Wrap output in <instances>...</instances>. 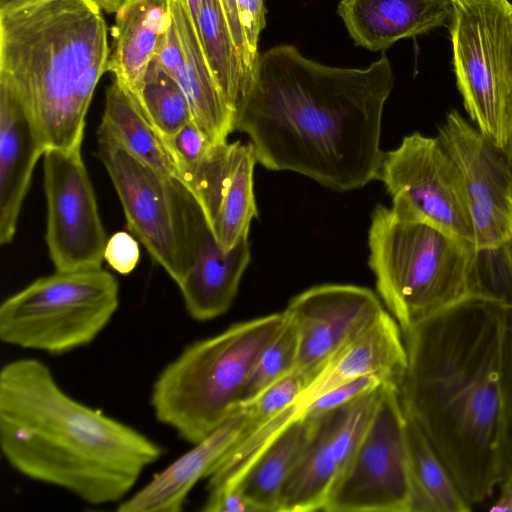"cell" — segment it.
Returning a JSON list of instances; mask_svg holds the SVG:
<instances>
[{
  "label": "cell",
  "mask_w": 512,
  "mask_h": 512,
  "mask_svg": "<svg viewBox=\"0 0 512 512\" xmlns=\"http://www.w3.org/2000/svg\"><path fill=\"white\" fill-rule=\"evenodd\" d=\"M511 314L468 297L403 333L402 404L471 505L509 475Z\"/></svg>",
  "instance_id": "6da1fadb"
},
{
  "label": "cell",
  "mask_w": 512,
  "mask_h": 512,
  "mask_svg": "<svg viewBox=\"0 0 512 512\" xmlns=\"http://www.w3.org/2000/svg\"><path fill=\"white\" fill-rule=\"evenodd\" d=\"M394 75L385 54L367 68L325 65L294 46L259 54L237 109L257 161L337 191L377 178L382 114Z\"/></svg>",
  "instance_id": "7a4b0ae2"
},
{
  "label": "cell",
  "mask_w": 512,
  "mask_h": 512,
  "mask_svg": "<svg viewBox=\"0 0 512 512\" xmlns=\"http://www.w3.org/2000/svg\"><path fill=\"white\" fill-rule=\"evenodd\" d=\"M0 447L23 476L94 506L126 499L163 453L140 431L68 395L35 358L1 369Z\"/></svg>",
  "instance_id": "3957f363"
},
{
  "label": "cell",
  "mask_w": 512,
  "mask_h": 512,
  "mask_svg": "<svg viewBox=\"0 0 512 512\" xmlns=\"http://www.w3.org/2000/svg\"><path fill=\"white\" fill-rule=\"evenodd\" d=\"M108 57L106 23L90 0H26L0 8V83L46 151L82 147Z\"/></svg>",
  "instance_id": "277c9868"
},
{
  "label": "cell",
  "mask_w": 512,
  "mask_h": 512,
  "mask_svg": "<svg viewBox=\"0 0 512 512\" xmlns=\"http://www.w3.org/2000/svg\"><path fill=\"white\" fill-rule=\"evenodd\" d=\"M286 320L284 311L273 313L187 346L153 383L157 420L190 444L206 437L240 407L258 357Z\"/></svg>",
  "instance_id": "5b68a950"
},
{
  "label": "cell",
  "mask_w": 512,
  "mask_h": 512,
  "mask_svg": "<svg viewBox=\"0 0 512 512\" xmlns=\"http://www.w3.org/2000/svg\"><path fill=\"white\" fill-rule=\"evenodd\" d=\"M368 247L377 291L403 333L469 297L473 242L378 204Z\"/></svg>",
  "instance_id": "8992f818"
},
{
  "label": "cell",
  "mask_w": 512,
  "mask_h": 512,
  "mask_svg": "<svg viewBox=\"0 0 512 512\" xmlns=\"http://www.w3.org/2000/svg\"><path fill=\"white\" fill-rule=\"evenodd\" d=\"M118 306L119 284L107 270L55 271L2 302L0 338L20 348L67 353L90 344Z\"/></svg>",
  "instance_id": "52a82bcc"
},
{
  "label": "cell",
  "mask_w": 512,
  "mask_h": 512,
  "mask_svg": "<svg viewBox=\"0 0 512 512\" xmlns=\"http://www.w3.org/2000/svg\"><path fill=\"white\" fill-rule=\"evenodd\" d=\"M448 27L464 108L480 133L503 151L512 89V3L453 0Z\"/></svg>",
  "instance_id": "ba28073f"
},
{
  "label": "cell",
  "mask_w": 512,
  "mask_h": 512,
  "mask_svg": "<svg viewBox=\"0 0 512 512\" xmlns=\"http://www.w3.org/2000/svg\"><path fill=\"white\" fill-rule=\"evenodd\" d=\"M98 157L114 185L130 232L179 286L190 265V193L167 176L107 140Z\"/></svg>",
  "instance_id": "9c48e42d"
},
{
  "label": "cell",
  "mask_w": 512,
  "mask_h": 512,
  "mask_svg": "<svg viewBox=\"0 0 512 512\" xmlns=\"http://www.w3.org/2000/svg\"><path fill=\"white\" fill-rule=\"evenodd\" d=\"M411 484L400 386L385 383L374 416L325 512H409Z\"/></svg>",
  "instance_id": "30bf717a"
},
{
  "label": "cell",
  "mask_w": 512,
  "mask_h": 512,
  "mask_svg": "<svg viewBox=\"0 0 512 512\" xmlns=\"http://www.w3.org/2000/svg\"><path fill=\"white\" fill-rule=\"evenodd\" d=\"M376 179L385 185L397 217L474 243L459 175L437 136H405L396 149L383 153Z\"/></svg>",
  "instance_id": "8fae6325"
},
{
  "label": "cell",
  "mask_w": 512,
  "mask_h": 512,
  "mask_svg": "<svg viewBox=\"0 0 512 512\" xmlns=\"http://www.w3.org/2000/svg\"><path fill=\"white\" fill-rule=\"evenodd\" d=\"M45 241L55 271L102 268L107 236L81 148L43 155Z\"/></svg>",
  "instance_id": "7c38bea8"
},
{
  "label": "cell",
  "mask_w": 512,
  "mask_h": 512,
  "mask_svg": "<svg viewBox=\"0 0 512 512\" xmlns=\"http://www.w3.org/2000/svg\"><path fill=\"white\" fill-rule=\"evenodd\" d=\"M437 137L459 175L475 248L507 241L512 237V170L503 152L456 109L447 113Z\"/></svg>",
  "instance_id": "4fadbf2b"
},
{
  "label": "cell",
  "mask_w": 512,
  "mask_h": 512,
  "mask_svg": "<svg viewBox=\"0 0 512 512\" xmlns=\"http://www.w3.org/2000/svg\"><path fill=\"white\" fill-rule=\"evenodd\" d=\"M384 384L313 419L311 435L283 486L277 512L323 511L374 416Z\"/></svg>",
  "instance_id": "5bb4252c"
},
{
  "label": "cell",
  "mask_w": 512,
  "mask_h": 512,
  "mask_svg": "<svg viewBox=\"0 0 512 512\" xmlns=\"http://www.w3.org/2000/svg\"><path fill=\"white\" fill-rule=\"evenodd\" d=\"M384 310L374 292L356 285L324 284L296 295L284 310L298 334L295 369L312 383L337 353Z\"/></svg>",
  "instance_id": "9a60e30c"
},
{
  "label": "cell",
  "mask_w": 512,
  "mask_h": 512,
  "mask_svg": "<svg viewBox=\"0 0 512 512\" xmlns=\"http://www.w3.org/2000/svg\"><path fill=\"white\" fill-rule=\"evenodd\" d=\"M257 162L250 142L215 143L181 182L224 250L248 239L251 221L258 217L253 180Z\"/></svg>",
  "instance_id": "2e32d148"
},
{
  "label": "cell",
  "mask_w": 512,
  "mask_h": 512,
  "mask_svg": "<svg viewBox=\"0 0 512 512\" xmlns=\"http://www.w3.org/2000/svg\"><path fill=\"white\" fill-rule=\"evenodd\" d=\"M190 226V265L178 287L188 314L197 321H208L230 308L250 262V244L244 239L224 250L191 193Z\"/></svg>",
  "instance_id": "e0dca14e"
},
{
  "label": "cell",
  "mask_w": 512,
  "mask_h": 512,
  "mask_svg": "<svg viewBox=\"0 0 512 512\" xmlns=\"http://www.w3.org/2000/svg\"><path fill=\"white\" fill-rule=\"evenodd\" d=\"M248 420L239 407L226 421L119 503L118 512H180L196 483L209 477L243 434Z\"/></svg>",
  "instance_id": "ac0fdd59"
},
{
  "label": "cell",
  "mask_w": 512,
  "mask_h": 512,
  "mask_svg": "<svg viewBox=\"0 0 512 512\" xmlns=\"http://www.w3.org/2000/svg\"><path fill=\"white\" fill-rule=\"evenodd\" d=\"M406 368L403 332L384 310L337 353L296 403L301 409L333 387L366 375H380L401 386Z\"/></svg>",
  "instance_id": "d6986e66"
},
{
  "label": "cell",
  "mask_w": 512,
  "mask_h": 512,
  "mask_svg": "<svg viewBox=\"0 0 512 512\" xmlns=\"http://www.w3.org/2000/svg\"><path fill=\"white\" fill-rule=\"evenodd\" d=\"M452 10L453 0H341L337 8L355 44L370 51L444 26Z\"/></svg>",
  "instance_id": "ffe728a7"
},
{
  "label": "cell",
  "mask_w": 512,
  "mask_h": 512,
  "mask_svg": "<svg viewBox=\"0 0 512 512\" xmlns=\"http://www.w3.org/2000/svg\"><path fill=\"white\" fill-rule=\"evenodd\" d=\"M46 152L24 110L0 83V244H10L38 159Z\"/></svg>",
  "instance_id": "44dd1931"
},
{
  "label": "cell",
  "mask_w": 512,
  "mask_h": 512,
  "mask_svg": "<svg viewBox=\"0 0 512 512\" xmlns=\"http://www.w3.org/2000/svg\"><path fill=\"white\" fill-rule=\"evenodd\" d=\"M172 23L168 0H123L115 13L106 71L137 96L158 45Z\"/></svg>",
  "instance_id": "7402d4cb"
},
{
  "label": "cell",
  "mask_w": 512,
  "mask_h": 512,
  "mask_svg": "<svg viewBox=\"0 0 512 512\" xmlns=\"http://www.w3.org/2000/svg\"><path fill=\"white\" fill-rule=\"evenodd\" d=\"M168 1L184 56L176 81L188 99L194 123L211 142L227 141L235 131V115L212 74L184 1Z\"/></svg>",
  "instance_id": "603a6c76"
},
{
  "label": "cell",
  "mask_w": 512,
  "mask_h": 512,
  "mask_svg": "<svg viewBox=\"0 0 512 512\" xmlns=\"http://www.w3.org/2000/svg\"><path fill=\"white\" fill-rule=\"evenodd\" d=\"M97 140L115 143L143 163L177 179V171L162 137L132 94L116 79L106 89Z\"/></svg>",
  "instance_id": "cb8c5ba5"
},
{
  "label": "cell",
  "mask_w": 512,
  "mask_h": 512,
  "mask_svg": "<svg viewBox=\"0 0 512 512\" xmlns=\"http://www.w3.org/2000/svg\"><path fill=\"white\" fill-rule=\"evenodd\" d=\"M405 433L411 484L409 512L470 511L472 505L464 498L446 465L406 410Z\"/></svg>",
  "instance_id": "d4e9b609"
},
{
  "label": "cell",
  "mask_w": 512,
  "mask_h": 512,
  "mask_svg": "<svg viewBox=\"0 0 512 512\" xmlns=\"http://www.w3.org/2000/svg\"><path fill=\"white\" fill-rule=\"evenodd\" d=\"M313 423L303 416L291 421L237 485L257 512H277L283 486L309 440Z\"/></svg>",
  "instance_id": "484cf974"
},
{
  "label": "cell",
  "mask_w": 512,
  "mask_h": 512,
  "mask_svg": "<svg viewBox=\"0 0 512 512\" xmlns=\"http://www.w3.org/2000/svg\"><path fill=\"white\" fill-rule=\"evenodd\" d=\"M196 31L218 87L236 116L248 84L220 0H202Z\"/></svg>",
  "instance_id": "4316f807"
},
{
  "label": "cell",
  "mask_w": 512,
  "mask_h": 512,
  "mask_svg": "<svg viewBox=\"0 0 512 512\" xmlns=\"http://www.w3.org/2000/svg\"><path fill=\"white\" fill-rule=\"evenodd\" d=\"M298 416L299 406L295 403L252 430H243L209 476L208 491L237 486L276 437Z\"/></svg>",
  "instance_id": "83f0119b"
},
{
  "label": "cell",
  "mask_w": 512,
  "mask_h": 512,
  "mask_svg": "<svg viewBox=\"0 0 512 512\" xmlns=\"http://www.w3.org/2000/svg\"><path fill=\"white\" fill-rule=\"evenodd\" d=\"M133 97L163 139L173 136L193 120L188 99L180 85L153 60L140 93Z\"/></svg>",
  "instance_id": "f1b7e54d"
},
{
  "label": "cell",
  "mask_w": 512,
  "mask_h": 512,
  "mask_svg": "<svg viewBox=\"0 0 512 512\" xmlns=\"http://www.w3.org/2000/svg\"><path fill=\"white\" fill-rule=\"evenodd\" d=\"M469 297L512 309V237L489 247L475 248L468 272Z\"/></svg>",
  "instance_id": "f546056e"
},
{
  "label": "cell",
  "mask_w": 512,
  "mask_h": 512,
  "mask_svg": "<svg viewBox=\"0 0 512 512\" xmlns=\"http://www.w3.org/2000/svg\"><path fill=\"white\" fill-rule=\"evenodd\" d=\"M297 357V329L287 317L283 329L258 357L248 378L240 407L251 403L268 386L294 370Z\"/></svg>",
  "instance_id": "4dcf8cb0"
},
{
  "label": "cell",
  "mask_w": 512,
  "mask_h": 512,
  "mask_svg": "<svg viewBox=\"0 0 512 512\" xmlns=\"http://www.w3.org/2000/svg\"><path fill=\"white\" fill-rule=\"evenodd\" d=\"M310 383L307 375L294 369L268 386L251 403L242 406L248 413L244 430H252L295 404Z\"/></svg>",
  "instance_id": "1f68e13d"
},
{
  "label": "cell",
  "mask_w": 512,
  "mask_h": 512,
  "mask_svg": "<svg viewBox=\"0 0 512 512\" xmlns=\"http://www.w3.org/2000/svg\"><path fill=\"white\" fill-rule=\"evenodd\" d=\"M163 141L177 171L179 182H182L186 174L203 159L210 147L215 144L208 139L193 120Z\"/></svg>",
  "instance_id": "d6a6232c"
},
{
  "label": "cell",
  "mask_w": 512,
  "mask_h": 512,
  "mask_svg": "<svg viewBox=\"0 0 512 512\" xmlns=\"http://www.w3.org/2000/svg\"><path fill=\"white\" fill-rule=\"evenodd\" d=\"M384 383H393L380 375H366L333 387L299 409L300 416L315 419L343 406ZM396 384V383H395Z\"/></svg>",
  "instance_id": "836d02e7"
},
{
  "label": "cell",
  "mask_w": 512,
  "mask_h": 512,
  "mask_svg": "<svg viewBox=\"0 0 512 512\" xmlns=\"http://www.w3.org/2000/svg\"><path fill=\"white\" fill-rule=\"evenodd\" d=\"M140 258L139 244L129 233L120 231L108 238L104 261L116 272L127 275L137 266Z\"/></svg>",
  "instance_id": "e575fe53"
},
{
  "label": "cell",
  "mask_w": 512,
  "mask_h": 512,
  "mask_svg": "<svg viewBox=\"0 0 512 512\" xmlns=\"http://www.w3.org/2000/svg\"><path fill=\"white\" fill-rule=\"evenodd\" d=\"M265 0H236L240 23L251 54L259 57L257 51L259 35L265 27Z\"/></svg>",
  "instance_id": "d590c367"
},
{
  "label": "cell",
  "mask_w": 512,
  "mask_h": 512,
  "mask_svg": "<svg viewBox=\"0 0 512 512\" xmlns=\"http://www.w3.org/2000/svg\"><path fill=\"white\" fill-rule=\"evenodd\" d=\"M183 59L181 41L172 19L171 25L158 45L153 61L160 69L176 80Z\"/></svg>",
  "instance_id": "8d00e7d4"
},
{
  "label": "cell",
  "mask_w": 512,
  "mask_h": 512,
  "mask_svg": "<svg viewBox=\"0 0 512 512\" xmlns=\"http://www.w3.org/2000/svg\"><path fill=\"white\" fill-rule=\"evenodd\" d=\"M220 3L226 16L234 44L239 53L244 68L247 84L249 86L258 58L254 57L248 48L245 35L240 23L236 0H220Z\"/></svg>",
  "instance_id": "74e56055"
},
{
  "label": "cell",
  "mask_w": 512,
  "mask_h": 512,
  "mask_svg": "<svg viewBox=\"0 0 512 512\" xmlns=\"http://www.w3.org/2000/svg\"><path fill=\"white\" fill-rule=\"evenodd\" d=\"M205 512H257L255 507L235 486L209 491L202 508Z\"/></svg>",
  "instance_id": "f35d334b"
},
{
  "label": "cell",
  "mask_w": 512,
  "mask_h": 512,
  "mask_svg": "<svg viewBox=\"0 0 512 512\" xmlns=\"http://www.w3.org/2000/svg\"><path fill=\"white\" fill-rule=\"evenodd\" d=\"M500 485L499 497L489 510L491 512H512V475L508 476Z\"/></svg>",
  "instance_id": "ab89813d"
},
{
  "label": "cell",
  "mask_w": 512,
  "mask_h": 512,
  "mask_svg": "<svg viewBox=\"0 0 512 512\" xmlns=\"http://www.w3.org/2000/svg\"><path fill=\"white\" fill-rule=\"evenodd\" d=\"M189 15L194 23L195 29H197L198 19L201 11L202 0H183Z\"/></svg>",
  "instance_id": "60d3db41"
},
{
  "label": "cell",
  "mask_w": 512,
  "mask_h": 512,
  "mask_svg": "<svg viewBox=\"0 0 512 512\" xmlns=\"http://www.w3.org/2000/svg\"><path fill=\"white\" fill-rule=\"evenodd\" d=\"M503 154L512 170V89H511V102H510V120H509V133L506 146L503 149Z\"/></svg>",
  "instance_id": "b9f144b4"
},
{
  "label": "cell",
  "mask_w": 512,
  "mask_h": 512,
  "mask_svg": "<svg viewBox=\"0 0 512 512\" xmlns=\"http://www.w3.org/2000/svg\"><path fill=\"white\" fill-rule=\"evenodd\" d=\"M106 13H116L123 0H90Z\"/></svg>",
  "instance_id": "7bdbcfd3"
},
{
  "label": "cell",
  "mask_w": 512,
  "mask_h": 512,
  "mask_svg": "<svg viewBox=\"0 0 512 512\" xmlns=\"http://www.w3.org/2000/svg\"><path fill=\"white\" fill-rule=\"evenodd\" d=\"M511 369H512V314H511ZM512 475V394H511V435H510V466L509 475Z\"/></svg>",
  "instance_id": "ee69618b"
},
{
  "label": "cell",
  "mask_w": 512,
  "mask_h": 512,
  "mask_svg": "<svg viewBox=\"0 0 512 512\" xmlns=\"http://www.w3.org/2000/svg\"><path fill=\"white\" fill-rule=\"evenodd\" d=\"M26 0H0V8H4Z\"/></svg>",
  "instance_id": "f6af8a7d"
},
{
  "label": "cell",
  "mask_w": 512,
  "mask_h": 512,
  "mask_svg": "<svg viewBox=\"0 0 512 512\" xmlns=\"http://www.w3.org/2000/svg\"><path fill=\"white\" fill-rule=\"evenodd\" d=\"M510 203H511V207H512V192H511V195H510Z\"/></svg>",
  "instance_id": "bcb514c9"
}]
</instances>
